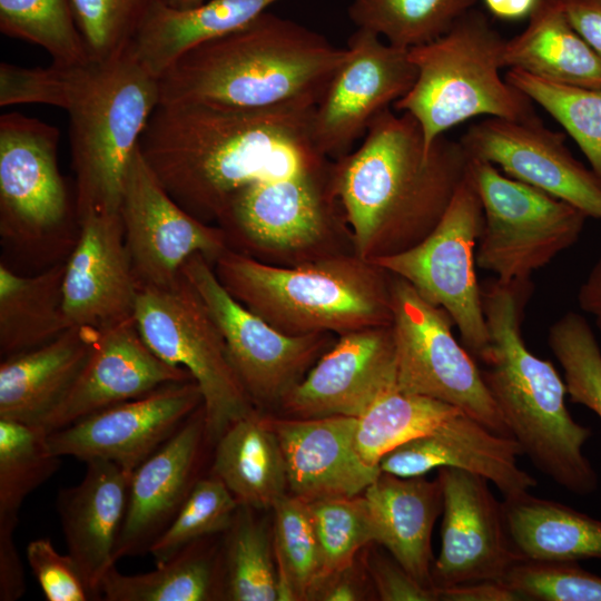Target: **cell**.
I'll use <instances>...</instances> for the list:
<instances>
[{"mask_svg":"<svg viewBox=\"0 0 601 601\" xmlns=\"http://www.w3.org/2000/svg\"><path fill=\"white\" fill-rule=\"evenodd\" d=\"M315 106L236 109L159 104L138 148L169 196L210 224L240 188L319 170L332 162L312 138Z\"/></svg>","mask_w":601,"mask_h":601,"instance_id":"cell-1","label":"cell"},{"mask_svg":"<svg viewBox=\"0 0 601 601\" xmlns=\"http://www.w3.org/2000/svg\"><path fill=\"white\" fill-rule=\"evenodd\" d=\"M469 161L460 140L442 135L426 149L412 115L381 112L359 147L331 167L354 253L372 262L422 242L446 211Z\"/></svg>","mask_w":601,"mask_h":601,"instance_id":"cell-2","label":"cell"},{"mask_svg":"<svg viewBox=\"0 0 601 601\" xmlns=\"http://www.w3.org/2000/svg\"><path fill=\"white\" fill-rule=\"evenodd\" d=\"M347 56V48L267 11L181 56L159 78V104L236 109L317 105Z\"/></svg>","mask_w":601,"mask_h":601,"instance_id":"cell-3","label":"cell"},{"mask_svg":"<svg viewBox=\"0 0 601 601\" xmlns=\"http://www.w3.org/2000/svg\"><path fill=\"white\" fill-rule=\"evenodd\" d=\"M490 343L480 358L484 383L522 454L544 475L578 495L598 489V474L583 447L591 430L566 404V386L553 364L526 346L521 325L532 294L530 279L481 284Z\"/></svg>","mask_w":601,"mask_h":601,"instance_id":"cell-4","label":"cell"},{"mask_svg":"<svg viewBox=\"0 0 601 601\" xmlns=\"http://www.w3.org/2000/svg\"><path fill=\"white\" fill-rule=\"evenodd\" d=\"M213 265L236 300L287 335L392 324L391 274L353 252L277 266L227 248Z\"/></svg>","mask_w":601,"mask_h":601,"instance_id":"cell-5","label":"cell"},{"mask_svg":"<svg viewBox=\"0 0 601 601\" xmlns=\"http://www.w3.org/2000/svg\"><path fill=\"white\" fill-rule=\"evenodd\" d=\"M159 102V79L128 49L82 66L66 110L78 218L88 211H120L130 161Z\"/></svg>","mask_w":601,"mask_h":601,"instance_id":"cell-6","label":"cell"},{"mask_svg":"<svg viewBox=\"0 0 601 601\" xmlns=\"http://www.w3.org/2000/svg\"><path fill=\"white\" fill-rule=\"evenodd\" d=\"M504 43L487 17L472 9L443 36L408 49L416 79L393 106L416 119L426 149L450 128L477 116L539 117L534 102L501 77Z\"/></svg>","mask_w":601,"mask_h":601,"instance_id":"cell-7","label":"cell"},{"mask_svg":"<svg viewBox=\"0 0 601 601\" xmlns=\"http://www.w3.org/2000/svg\"><path fill=\"white\" fill-rule=\"evenodd\" d=\"M332 162L237 190L216 221L228 248L277 266L354 253L348 225L331 188Z\"/></svg>","mask_w":601,"mask_h":601,"instance_id":"cell-8","label":"cell"},{"mask_svg":"<svg viewBox=\"0 0 601 601\" xmlns=\"http://www.w3.org/2000/svg\"><path fill=\"white\" fill-rule=\"evenodd\" d=\"M135 322L148 347L188 371L198 385L207 437L216 443L236 421L257 412L201 297L181 274L170 285H139Z\"/></svg>","mask_w":601,"mask_h":601,"instance_id":"cell-9","label":"cell"},{"mask_svg":"<svg viewBox=\"0 0 601 601\" xmlns=\"http://www.w3.org/2000/svg\"><path fill=\"white\" fill-rule=\"evenodd\" d=\"M483 210L476 266L503 283L531 275L580 238L588 216L573 205L470 157Z\"/></svg>","mask_w":601,"mask_h":601,"instance_id":"cell-10","label":"cell"},{"mask_svg":"<svg viewBox=\"0 0 601 601\" xmlns=\"http://www.w3.org/2000/svg\"><path fill=\"white\" fill-rule=\"evenodd\" d=\"M390 290L398 388L447 403L511 436L481 370L453 335L450 315L400 276L391 274Z\"/></svg>","mask_w":601,"mask_h":601,"instance_id":"cell-11","label":"cell"},{"mask_svg":"<svg viewBox=\"0 0 601 601\" xmlns=\"http://www.w3.org/2000/svg\"><path fill=\"white\" fill-rule=\"evenodd\" d=\"M483 228L482 204L469 173L443 217L417 245L372 260L407 280L427 302L443 308L464 346L482 357L490 336L476 277V246Z\"/></svg>","mask_w":601,"mask_h":601,"instance_id":"cell-12","label":"cell"},{"mask_svg":"<svg viewBox=\"0 0 601 601\" xmlns=\"http://www.w3.org/2000/svg\"><path fill=\"white\" fill-rule=\"evenodd\" d=\"M181 274L205 303L225 341L229 361L254 406H280L336 342L332 333L287 335L236 300L200 254L189 257Z\"/></svg>","mask_w":601,"mask_h":601,"instance_id":"cell-13","label":"cell"},{"mask_svg":"<svg viewBox=\"0 0 601 601\" xmlns=\"http://www.w3.org/2000/svg\"><path fill=\"white\" fill-rule=\"evenodd\" d=\"M348 56L332 77L312 118V138L324 157L336 160L353 150L372 121L414 85L416 68L408 50L357 28Z\"/></svg>","mask_w":601,"mask_h":601,"instance_id":"cell-14","label":"cell"},{"mask_svg":"<svg viewBox=\"0 0 601 601\" xmlns=\"http://www.w3.org/2000/svg\"><path fill=\"white\" fill-rule=\"evenodd\" d=\"M120 216L139 285H170L193 255L200 254L214 264L228 248L218 225L199 220L169 196L139 148L126 175Z\"/></svg>","mask_w":601,"mask_h":601,"instance_id":"cell-15","label":"cell"},{"mask_svg":"<svg viewBox=\"0 0 601 601\" xmlns=\"http://www.w3.org/2000/svg\"><path fill=\"white\" fill-rule=\"evenodd\" d=\"M203 405L194 380L171 382L48 433L59 457L106 460L135 471Z\"/></svg>","mask_w":601,"mask_h":601,"instance_id":"cell-16","label":"cell"},{"mask_svg":"<svg viewBox=\"0 0 601 601\" xmlns=\"http://www.w3.org/2000/svg\"><path fill=\"white\" fill-rule=\"evenodd\" d=\"M443 494L441 550L433 562L434 589L503 580L523 560L510 538L502 502L480 475L440 467Z\"/></svg>","mask_w":601,"mask_h":601,"instance_id":"cell-17","label":"cell"},{"mask_svg":"<svg viewBox=\"0 0 601 601\" xmlns=\"http://www.w3.org/2000/svg\"><path fill=\"white\" fill-rule=\"evenodd\" d=\"M472 158L532 185L601 220V179L569 150L564 136L536 117L514 120L487 117L460 138Z\"/></svg>","mask_w":601,"mask_h":601,"instance_id":"cell-18","label":"cell"},{"mask_svg":"<svg viewBox=\"0 0 601 601\" xmlns=\"http://www.w3.org/2000/svg\"><path fill=\"white\" fill-rule=\"evenodd\" d=\"M57 127L19 112L0 117V223L6 236H42L68 218Z\"/></svg>","mask_w":601,"mask_h":601,"instance_id":"cell-19","label":"cell"},{"mask_svg":"<svg viewBox=\"0 0 601 601\" xmlns=\"http://www.w3.org/2000/svg\"><path fill=\"white\" fill-rule=\"evenodd\" d=\"M397 387L391 325L371 327L337 336L279 407L297 418L359 417Z\"/></svg>","mask_w":601,"mask_h":601,"instance_id":"cell-20","label":"cell"},{"mask_svg":"<svg viewBox=\"0 0 601 601\" xmlns=\"http://www.w3.org/2000/svg\"><path fill=\"white\" fill-rule=\"evenodd\" d=\"M78 242L65 266L63 308L71 326L102 329L134 317L139 284L119 213L78 218Z\"/></svg>","mask_w":601,"mask_h":601,"instance_id":"cell-21","label":"cell"},{"mask_svg":"<svg viewBox=\"0 0 601 601\" xmlns=\"http://www.w3.org/2000/svg\"><path fill=\"white\" fill-rule=\"evenodd\" d=\"M193 380L145 343L135 317L99 329L91 355L62 402L42 422L47 433L171 382Z\"/></svg>","mask_w":601,"mask_h":601,"instance_id":"cell-22","label":"cell"},{"mask_svg":"<svg viewBox=\"0 0 601 601\" xmlns=\"http://www.w3.org/2000/svg\"><path fill=\"white\" fill-rule=\"evenodd\" d=\"M209 442L200 405L134 472L114 560L148 553L168 528L196 482L203 445Z\"/></svg>","mask_w":601,"mask_h":601,"instance_id":"cell-23","label":"cell"},{"mask_svg":"<svg viewBox=\"0 0 601 601\" xmlns=\"http://www.w3.org/2000/svg\"><path fill=\"white\" fill-rule=\"evenodd\" d=\"M523 455L512 436L497 434L459 411L435 428L386 453L381 472L421 476L440 467H454L485 477L503 497L529 492L535 479L518 465Z\"/></svg>","mask_w":601,"mask_h":601,"instance_id":"cell-24","label":"cell"},{"mask_svg":"<svg viewBox=\"0 0 601 601\" xmlns=\"http://www.w3.org/2000/svg\"><path fill=\"white\" fill-rule=\"evenodd\" d=\"M276 433L288 489L306 502L363 493L380 475L355 449L356 417L267 418Z\"/></svg>","mask_w":601,"mask_h":601,"instance_id":"cell-25","label":"cell"},{"mask_svg":"<svg viewBox=\"0 0 601 601\" xmlns=\"http://www.w3.org/2000/svg\"><path fill=\"white\" fill-rule=\"evenodd\" d=\"M132 470L115 462H86L82 480L57 495V511L68 553L95 600L99 584L116 565L114 554L127 511Z\"/></svg>","mask_w":601,"mask_h":601,"instance_id":"cell-26","label":"cell"},{"mask_svg":"<svg viewBox=\"0 0 601 601\" xmlns=\"http://www.w3.org/2000/svg\"><path fill=\"white\" fill-rule=\"evenodd\" d=\"M99 329L72 326L50 343L0 364V418L40 426L62 402L95 347Z\"/></svg>","mask_w":601,"mask_h":601,"instance_id":"cell-27","label":"cell"},{"mask_svg":"<svg viewBox=\"0 0 601 601\" xmlns=\"http://www.w3.org/2000/svg\"><path fill=\"white\" fill-rule=\"evenodd\" d=\"M375 542L425 587L432 582L431 536L443 509L440 480L381 472L363 492Z\"/></svg>","mask_w":601,"mask_h":601,"instance_id":"cell-28","label":"cell"},{"mask_svg":"<svg viewBox=\"0 0 601 601\" xmlns=\"http://www.w3.org/2000/svg\"><path fill=\"white\" fill-rule=\"evenodd\" d=\"M503 65L546 80L601 89V58L570 23L561 0H539L525 29L505 40Z\"/></svg>","mask_w":601,"mask_h":601,"instance_id":"cell-29","label":"cell"},{"mask_svg":"<svg viewBox=\"0 0 601 601\" xmlns=\"http://www.w3.org/2000/svg\"><path fill=\"white\" fill-rule=\"evenodd\" d=\"M211 474L239 505L273 508L288 487L286 464L267 418L254 414L233 423L215 443Z\"/></svg>","mask_w":601,"mask_h":601,"instance_id":"cell-30","label":"cell"},{"mask_svg":"<svg viewBox=\"0 0 601 601\" xmlns=\"http://www.w3.org/2000/svg\"><path fill=\"white\" fill-rule=\"evenodd\" d=\"M508 531L523 560L601 559V521L524 492L502 501Z\"/></svg>","mask_w":601,"mask_h":601,"instance_id":"cell-31","label":"cell"},{"mask_svg":"<svg viewBox=\"0 0 601 601\" xmlns=\"http://www.w3.org/2000/svg\"><path fill=\"white\" fill-rule=\"evenodd\" d=\"M66 264L35 276L0 265V353L3 357L50 343L72 327L63 308Z\"/></svg>","mask_w":601,"mask_h":601,"instance_id":"cell-32","label":"cell"},{"mask_svg":"<svg viewBox=\"0 0 601 601\" xmlns=\"http://www.w3.org/2000/svg\"><path fill=\"white\" fill-rule=\"evenodd\" d=\"M207 539V538H206ZM198 540L152 571L127 575L112 565L99 584L104 601H208L223 597L221 565Z\"/></svg>","mask_w":601,"mask_h":601,"instance_id":"cell-33","label":"cell"},{"mask_svg":"<svg viewBox=\"0 0 601 601\" xmlns=\"http://www.w3.org/2000/svg\"><path fill=\"white\" fill-rule=\"evenodd\" d=\"M40 426L0 418V553L18 551L14 531L26 497L59 469Z\"/></svg>","mask_w":601,"mask_h":601,"instance_id":"cell-34","label":"cell"},{"mask_svg":"<svg viewBox=\"0 0 601 601\" xmlns=\"http://www.w3.org/2000/svg\"><path fill=\"white\" fill-rule=\"evenodd\" d=\"M477 1L353 0L347 14L356 28L408 50L446 33Z\"/></svg>","mask_w":601,"mask_h":601,"instance_id":"cell-35","label":"cell"},{"mask_svg":"<svg viewBox=\"0 0 601 601\" xmlns=\"http://www.w3.org/2000/svg\"><path fill=\"white\" fill-rule=\"evenodd\" d=\"M459 411L447 403L404 393L397 387L356 417L355 449L366 464L378 466L386 453L428 433Z\"/></svg>","mask_w":601,"mask_h":601,"instance_id":"cell-36","label":"cell"},{"mask_svg":"<svg viewBox=\"0 0 601 601\" xmlns=\"http://www.w3.org/2000/svg\"><path fill=\"white\" fill-rule=\"evenodd\" d=\"M239 505L221 556L223 597L231 601H276L277 579L266 526Z\"/></svg>","mask_w":601,"mask_h":601,"instance_id":"cell-37","label":"cell"},{"mask_svg":"<svg viewBox=\"0 0 601 601\" xmlns=\"http://www.w3.org/2000/svg\"><path fill=\"white\" fill-rule=\"evenodd\" d=\"M0 30L45 49L52 62H89L71 0H0Z\"/></svg>","mask_w":601,"mask_h":601,"instance_id":"cell-38","label":"cell"},{"mask_svg":"<svg viewBox=\"0 0 601 601\" xmlns=\"http://www.w3.org/2000/svg\"><path fill=\"white\" fill-rule=\"evenodd\" d=\"M505 79L565 129L601 179V89L560 83L519 69H509Z\"/></svg>","mask_w":601,"mask_h":601,"instance_id":"cell-39","label":"cell"},{"mask_svg":"<svg viewBox=\"0 0 601 601\" xmlns=\"http://www.w3.org/2000/svg\"><path fill=\"white\" fill-rule=\"evenodd\" d=\"M238 508L237 500L217 476L199 479L148 553L159 564L193 542L225 533Z\"/></svg>","mask_w":601,"mask_h":601,"instance_id":"cell-40","label":"cell"},{"mask_svg":"<svg viewBox=\"0 0 601 601\" xmlns=\"http://www.w3.org/2000/svg\"><path fill=\"white\" fill-rule=\"evenodd\" d=\"M548 342L563 370L570 401L601 421V346L587 318L575 312L563 314L550 326Z\"/></svg>","mask_w":601,"mask_h":601,"instance_id":"cell-41","label":"cell"},{"mask_svg":"<svg viewBox=\"0 0 601 601\" xmlns=\"http://www.w3.org/2000/svg\"><path fill=\"white\" fill-rule=\"evenodd\" d=\"M273 510L276 574L292 583L297 600H307L322 574L319 544L308 503L285 494Z\"/></svg>","mask_w":601,"mask_h":601,"instance_id":"cell-42","label":"cell"},{"mask_svg":"<svg viewBox=\"0 0 601 601\" xmlns=\"http://www.w3.org/2000/svg\"><path fill=\"white\" fill-rule=\"evenodd\" d=\"M307 503L319 544L321 578L352 566L356 553L375 542L364 496L325 497Z\"/></svg>","mask_w":601,"mask_h":601,"instance_id":"cell-43","label":"cell"},{"mask_svg":"<svg viewBox=\"0 0 601 601\" xmlns=\"http://www.w3.org/2000/svg\"><path fill=\"white\" fill-rule=\"evenodd\" d=\"M168 0H71L91 60L125 52L149 11Z\"/></svg>","mask_w":601,"mask_h":601,"instance_id":"cell-44","label":"cell"},{"mask_svg":"<svg viewBox=\"0 0 601 601\" xmlns=\"http://www.w3.org/2000/svg\"><path fill=\"white\" fill-rule=\"evenodd\" d=\"M503 581L522 600L601 601V577L578 562L521 560Z\"/></svg>","mask_w":601,"mask_h":601,"instance_id":"cell-45","label":"cell"},{"mask_svg":"<svg viewBox=\"0 0 601 601\" xmlns=\"http://www.w3.org/2000/svg\"><path fill=\"white\" fill-rule=\"evenodd\" d=\"M82 65L26 68L0 65V106L42 104L67 110Z\"/></svg>","mask_w":601,"mask_h":601,"instance_id":"cell-46","label":"cell"},{"mask_svg":"<svg viewBox=\"0 0 601 601\" xmlns=\"http://www.w3.org/2000/svg\"><path fill=\"white\" fill-rule=\"evenodd\" d=\"M27 561L48 601L95 600L69 553H59L50 539H36L27 545Z\"/></svg>","mask_w":601,"mask_h":601,"instance_id":"cell-47","label":"cell"},{"mask_svg":"<svg viewBox=\"0 0 601 601\" xmlns=\"http://www.w3.org/2000/svg\"><path fill=\"white\" fill-rule=\"evenodd\" d=\"M370 571L383 601H433L437 600L434 588H428L414 579L395 560L377 556L372 560Z\"/></svg>","mask_w":601,"mask_h":601,"instance_id":"cell-48","label":"cell"},{"mask_svg":"<svg viewBox=\"0 0 601 601\" xmlns=\"http://www.w3.org/2000/svg\"><path fill=\"white\" fill-rule=\"evenodd\" d=\"M580 37L601 58V0H561Z\"/></svg>","mask_w":601,"mask_h":601,"instance_id":"cell-49","label":"cell"},{"mask_svg":"<svg viewBox=\"0 0 601 601\" xmlns=\"http://www.w3.org/2000/svg\"><path fill=\"white\" fill-rule=\"evenodd\" d=\"M437 600L444 601H519L521 597L503 580H482L435 589Z\"/></svg>","mask_w":601,"mask_h":601,"instance_id":"cell-50","label":"cell"},{"mask_svg":"<svg viewBox=\"0 0 601 601\" xmlns=\"http://www.w3.org/2000/svg\"><path fill=\"white\" fill-rule=\"evenodd\" d=\"M353 565L326 574L311 588L307 600L356 601L363 599L358 580L354 577Z\"/></svg>","mask_w":601,"mask_h":601,"instance_id":"cell-51","label":"cell"},{"mask_svg":"<svg viewBox=\"0 0 601 601\" xmlns=\"http://www.w3.org/2000/svg\"><path fill=\"white\" fill-rule=\"evenodd\" d=\"M580 308L593 318L601 345V257L594 263L578 290Z\"/></svg>","mask_w":601,"mask_h":601,"instance_id":"cell-52","label":"cell"},{"mask_svg":"<svg viewBox=\"0 0 601 601\" xmlns=\"http://www.w3.org/2000/svg\"><path fill=\"white\" fill-rule=\"evenodd\" d=\"M487 10L504 20L529 17L539 0H483Z\"/></svg>","mask_w":601,"mask_h":601,"instance_id":"cell-53","label":"cell"},{"mask_svg":"<svg viewBox=\"0 0 601 601\" xmlns=\"http://www.w3.org/2000/svg\"><path fill=\"white\" fill-rule=\"evenodd\" d=\"M206 1L208 0H168L167 2L175 8L188 9V8L200 6L205 3Z\"/></svg>","mask_w":601,"mask_h":601,"instance_id":"cell-54","label":"cell"}]
</instances>
